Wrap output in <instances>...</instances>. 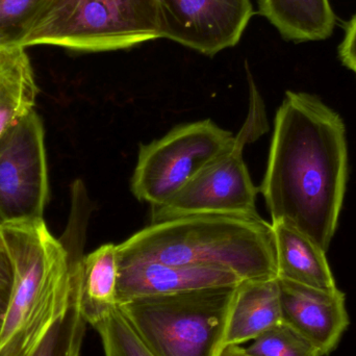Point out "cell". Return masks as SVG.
<instances>
[{
    "mask_svg": "<svg viewBox=\"0 0 356 356\" xmlns=\"http://www.w3.org/2000/svg\"><path fill=\"white\" fill-rule=\"evenodd\" d=\"M348 177L346 127L321 99L288 91L276 113L259 191L272 221H284L327 251Z\"/></svg>",
    "mask_w": 356,
    "mask_h": 356,
    "instance_id": "obj_1",
    "label": "cell"
},
{
    "mask_svg": "<svg viewBox=\"0 0 356 356\" xmlns=\"http://www.w3.org/2000/svg\"><path fill=\"white\" fill-rule=\"evenodd\" d=\"M0 255L12 273L0 356H33L70 302L74 263L43 218L0 222Z\"/></svg>",
    "mask_w": 356,
    "mask_h": 356,
    "instance_id": "obj_2",
    "label": "cell"
},
{
    "mask_svg": "<svg viewBox=\"0 0 356 356\" xmlns=\"http://www.w3.org/2000/svg\"><path fill=\"white\" fill-rule=\"evenodd\" d=\"M119 267L154 261L207 266L242 280L278 276L272 224L261 217L193 216L152 223L117 245Z\"/></svg>",
    "mask_w": 356,
    "mask_h": 356,
    "instance_id": "obj_3",
    "label": "cell"
},
{
    "mask_svg": "<svg viewBox=\"0 0 356 356\" xmlns=\"http://www.w3.org/2000/svg\"><path fill=\"white\" fill-rule=\"evenodd\" d=\"M236 286L138 297L118 309L154 356H219Z\"/></svg>",
    "mask_w": 356,
    "mask_h": 356,
    "instance_id": "obj_4",
    "label": "cell"
},
{
    "mask_svg": "<svg viewBox=\"0 0 356 356\" xmlns=\"http://www.w3.org/2000/svg\"><path fill=\"white\" fill-rule=\"evenodd\" d=\"M160 38L156 0H46L19 47L113 51Z\"/></svg>",
    "mask_w": 356,
    "mask_h": 356,
    "instance_id": "obj_5",
    "label": "cell"
},
{
    "mask_svg": "<svg viewBox=\"0 0 356 356\" xmlns=\"http://www.w3.org/2000/svg\"><path fill=\"white\" fill-rule=\"evenodd\" d=\"M249 114L229 147L207 163L179 192L160 207H152V223L193 216L257 218L254 186L243 159L247 144L268 131L259 90L248 72Z\"/></svg>",
    "mask_w": 356,
    "mask_h": 356,
    "instance_id": "obj_6",
    "label": "cell"
},
{
    "mask_svg": "<svg viewBox=\"0 0 356 356\" xmlns=\"http://www.w3.org/2000/svg\"><path fill=\"white\" fill-rule=\"evenodd\" d=\"M234 139L230 131L209 119L175 127L161 139L140 146L131 192L152 207L164 204Z\"/></svg>",
    "mask_w": 356,
    "mask_h": 356,
    "instance_id": "obj_7",
    "label": "cell"
},
{
    "mask_svg": "<svg viewBox=\"0 0 356 356\" xmlns=\"http://www.w3.org/2000/svg\"><path fill=\"white\" fill-rule=\"evenodd\" d=\"M48 197L45 133L33 110L0 144V222L43 218Z\"/></svg>",
    "mask_w": 356,
    "mask_h": 356,
    "instance_id": "obj_8",
    "label": "cell"
},
{
    "mask_svg": "<svg viewBox=\"0 0 356 356\" xmlns=\"http://www.w3.org/2000/svg\"><path fill=\"white\" fill-rule=\"evenodd\" d=\"M161 38L213 56L240 41L250 0H156Z\"/></svg>",
    "mask_w": 356,
    "mask_h": 356,
    "instance_id": "obj_9",
    "label": "cell"
},
{
    "mask_svg": "<svg viewBox=\"0 0 356 356\" xmlns=\"http://www.w3.org/2000/svg\"><path fill=\"white\" fill-rule=\"evenodd\" d=\"M282 321L317 349L320 356L338 347L350 324L346 296L338 288L322 290L277 278Z\"/></svg>",
    "mask_w": 356,
    "mask_h": 356,
    "instance_id": "obj_10",
    "label": "cell"
},
{
    "mask_svg": "<svg viewBox=\"0 0 356 356\" xmlns=\"http://www.w3.org/2000/svg\"><path fill=\"white\" fill-rule=\"evenodd\" d=\"M242 282L236 273L221 268L144 261L119 267L117 297L119 305L138 297L236 286Z\"/></svg>",
    "mask_w": 356,
    "mask_h": 356,
    "instance_id": "obj_11",
    "label": "cell"
},
{
    "mask_svg": "<svg viewBox=\"0 0 356 356\" xmlns=\"http://www.w3.org/2000/svg\"><path fill=\"white\" fill-rule=\"evenodd\" d=\"M73 277L81 315L87 324L95 327L118 307L117 245H102L75 261Z\"/></svg>",
    "mask_w": 356,
    "mask_h": 356,
    "instance_id": "obj_12",
    "label": "cell"
},
{
    "mask_svg": "<svg viewBox=\"0 0 356 356\" xmlns=\"http://www.w3.org/2000/svg\"><path fill=\"white\" fill-rule=\"evenodd\" d=\"M277 278L322 290L338 288L326 251L313 238L284 221H272Z\"/></svg>",
    "mask_w": 356,
    "mask_h": 356,
    "instance_id": "obj_13",
    "label": "cell"
},
{
    "mask_svg": "<svg viewBox=\"0 0 356 356\" xmlns=\"http://www.w3.org/2000/svg\"><path fill=\"white\" fill-rule=\"evenodd\" d=\"M282 322L277 278L243 280L236 286L224 347L253 341Z\"/></svg>",
    "mask_w": 356,
    "mask_h": 356,
    "instance_id": "obj_14",
    "label": "cell"
},
{
    "mask_svg": "<svg viewBox=\"0 0 356 356\" xmlns=\"http://www.w3.org/2000/svg\"><path fill=\"white\" fill-rule=\"evenodd\" d=\"M259 14L289 41H322L332 35L337 18L330 0H259Z\"/></svg>",
    "mask_w": 356,
    "mask_h": 356,
    "instance_id": "obj_15",
    "label": "cell"
},
{
    "mask_svg": "<svg viewBox=\"0 0 356 356\" xmlns=\"http://www.w3.org/2000/svg\"><path fill=\"white\" fill-rule=\"evenodd\" d=\"M38 93L25 48H14L0 63V144L33 112Z\"/></svg>",
    "mask_w": 356,
    "mask_h": 356,
    "instance_id": "obj_16",
    "label": "cell"
},
{
    "mask_svg": "<svg viewBox=\"0 0 356 356\" xmlns=\"http://www.w3.org/2000/svg\"><path fill=\"white\" fill-rule=\"evenodd\" d=\"M87 322L79 309V293L73 277V291L67 309L54 322L33 356H81Z\"/></svg>",
    "mask_w": 356,
    "mask_h": 356,
    "instance_id": "obj_17",
    "label": "cell"
},
{
    "mask_svg": "<svg viewBox=\"0 0 356 356\" xmlns=\"http://www.w3.org/2000/svg\"><path fill=\"white\" fill-rule=\"evenodd\" d=\"M245 351L250 356H320L307 338L284 321L254 339Z\"/></svg>",
    "mask_w": 356,
    "mask_h": 356,
    "instance_id": "obj_18",
    "label": "cell"
},
{
    "mask_svg": "<svg viewBox=\"0 0 356 356\" xmlns=\"http://www.w3.org/2000/svg\"><path fill=\"white\" fill-rule=\"evenodd\" d=\"M94 328L102 339L106 356H154L134 332L118 307Z\"/></svg>",
    "mask_w": 356,
    "mask_h": 356,
    "instance_id": "obj_19",
    "label": "cell"
},
{
    "mask_svg": "<svg viewBox=\"0 0 356 356\" xmlns=\"http://www.w3.org/2000/svg\"><path fill=\"white\" fill-rule=\"evenodd\" d=\"M46 0H0V48L19 47Z\"/></svg>",
    "mask_w": 356,
    "mask_h": 356,
    "instance_id": "obj_20",
    "label": "cell"
},
{
    "mask_svg": "<svg viewBox=\"0 0 356 356\" xmlns=\"http://www.w3.org/2000/svg\"><path fill=\"white\" fill-rule=\"evenodd\" d=\"M339 54L347 68L356 64V15L346 24L344 40L339 48Z\"/></svg>",
    "mask_w": 356,
    "mask_h": 356,
    "instance_id": "obj_21",
    "label": "cell"
},
{
    "mask_svg": "<svg viewBox=\"0 0 356 356\" xmlns=\"http://www.w3.org/2000/svg\"><path fill=\"white\" fill-rule=\"evenodd\" d=\"M12 288V273L8 261L0 255V323L8 307Z\"/></svg>",
    "mask_w": 356,
    "mask_h": 356,
    "instance_id": "obj_22",
    "label": "cell"
},
{
    "mask_svg": "<svg viewBox=\"0 0 356 356\" xmlns=\"http://www.w3.org/2000/svg\"><path fill=\"white\" fill-rule=\"evenodd\" d=\"M219 356H250L238 345H228L223 348Z\"/></svg>",
    "mask_w": 356,
    "mask_h": 356,
    "instance_id": "obj_23",
    "label": "cell"
},
{
    "mask_svg": "<svg viewBox=\"0 0 356 356\" xmlns=\"http://www.w3.org/2000/svg\"><path fill=\"white\" fill-rule=\"evenodd\" d=\"M12 49H4V48H0V63L3 62L4 58L10 54V52L12 51Z\"/></svg>",
    "mask_w": 356,
    "mask_h": 356,
    "instance_id": "obj_24",
    "label": "cell"
},
{
    "mask_svg": "<svg viewBox=\"0 0 356 356\" xmlns=\"http://www.w3.org/2000/svg\"><path fill=\"white\" fill-rule=\"evenodd\" d=\"M349 69H351V70L353 71V72L356 74V64L351 65V66L348 67Z\"/></svg>",
    "mask_w": 356,
    "mask_h": 356,
    "instance_id": "obj_25",
    "label": "cell"
}]
</instances>
